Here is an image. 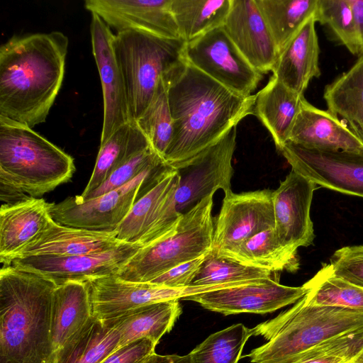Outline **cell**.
Returning <instances> with one entry per match:
<instances>
[{
    "label": "cell",
    "instance_id": "cell-19",
    "mask_svg": "<svg viewBox=\"0 0 363 363\" xmlns=\"http://www.w3.org/2000/svg\"><path fill=\"white\" fill-rule=\"evenodd\" d=\"M172 0H86L85 8L117 33L136 30L166 38H181Z\"/></svg>",
    "mask_w": 363,
    "mask_h": 363
},
{
    "label": "cell",
    "instance_id": "cell-31",
    "mask_svg": "<svg viewBox=\"0 0 363 363\" xmlns=\"http://www.w3.org/2000/svg\"><path fill=\"white\" fill-rule=\"evenodd\" d=\"M118 333L93 315L55 353L53 363H101L118 348Z\"/></svg>",
    "mask_w": 363,
    "mask_h": 363
},
{
    "label": "cell",
    "instance_id": "cell-2",
    "mask_svg": "<svg viewBox=\"0 0 363 363\" xmlns=\"http://www.w3.org/2000/svg\"><path fill=\"white\" fill-rule=\"evenodd\" d=\"M69 40L60 31L13 36L0 48V117L44 123L61 88Z\"/></svg>",
    "mask_w": 363,
    "mask_h": 363
},
{
    "label": "cell",
    "instance_id": "cell-33",
    "mask_svg": "<svg viewBox=\"0 0 363 363\" xmlns=\"http://www.w3.org/2000/svg\"><path fill=\"white\" fill-rule=\"evenodd\" d=\"M232 0H172L171 9L180 38L188 43L223 26Z\"/></svg>",
    "mask_w": 363,
    "mask_h": 363
},
{
    "label": "cell",
    "instance_id": "cell-44",
    "mask_svg": "<svg viewBox=\"0 0 363 363\" xmlns=\"http://www.w3.org/2000/svg\"><path fill=\"white\" fill-rule=\"evenodd\" d=\"M359 28L363 44V0H350Z\"/></svg>",
    "mask_w": 363,
    "mask_h": 363
},
{
    "label": "cell",
    "instance_id": "cell-7",
    "mask_svg": "<svg viewBox=\"0 0 363 363\" xmlns=\"http://www.w3.org/2000/svg\"><path fill=\"white\" fill-rule=\"evenodd\" d=\"M213 193L182 213L169 234L141 247L116 276L136 283H148L182 263L208 254L214 224Z\"/></svg>",
    "mask_w": 363,
    "mask_h": 363
},
{
    "label": "cell",
    "instance_id": "cell-30",
    "mask_svg": "<svg viewBox=\"0 0 363 363\" xmlns=\"http://www.w3.org/2000/svg\"><path fill=\"white\" fill-rule=\"evenodd\" d=\"M216 255L272 272L283 270L293 272L298 268L297 253L281 244L274 228L259 232L238 246Z\"/></svg>",
    "mask_w": 363,
    "mask_h": 363
},
{
    "label": "cell",
    "instance_id": "cell-40",
    "mask_svg": "<svg viewBox=\"0 0 363 363\" xmlns=\"http://www.w3.org/2000/svg\"><path fill=\"white\" fill-rule=\"evenodd\" d=\"M329 264L333 274L363 287V245L337 250Z\"/></svg>",
    "mask_w": 363,
    "mask_h": 363
},
{
    "label": "cell",
    "instance_id": "cell-37",
    "mask_svg": "<svg viewBox=\"0 0 363 363\" xmlns=\"http://www.w3.org/2000/svg\"><path fill=\"white\" fill-rule=\"evenodd\" d=\"M135 122L148 140L151 148L163 160L172 141L174 128L162 77L148 107Z\"/></svg>",
    "mask_w": 363,
    "mask_h": 363
},
{
    "label": "cell",
    "instance_id": "cell-12",
    "mask_svg": "<svg viewBox=\"0 0 363 363\" xmlns=\"http://www.w3.org/2000/svg\"><path fill=\"white\" fill-rule=\"evenodd\" d=\"M178 182V172L172 169L135 201L115 230L117 239L146 246L174 231L182 215L176 207Z\"/></svg>",
    "mask_w": 363,
    "mask_h": 363
},
{
    "label": "cell",
    "instance_id": "cell-45",
    "mask_svg": "<svg viewBox=\"0 0 363 363\" xmlns=\"http://www.w3.org/2000/svg\"><path fill=\"white\" fill-rule=\"evenodd\" d=\"M346 363H363V351L353 359Z\"/></svg>",
    "mask_w": 363,
    "mask_h": 363
},
{
    "label": "cell",
    "instance_id": "cell-15",
    "mask_svg": "<svg viewBox=\"0 0 363 363\" xmlns=\"http://www.w3.org/2000/svg\"><path fill=\"white\" fill-rule=\"evenodd\" d=\"M308 292L307 288L279 284V277L202 294L184 300L193 301L203 308L225 315L238 313L265 314L296 303Z\"/></svg>",
    "mask_w": 363,
    "mask_h": 363
},
{
    "label": "cell",
    "instance_id": "cell-4",
    "mask_svg": "<svg viewBox=\"0 0 363 363\" xmlns=\"http://www.w3.org/2000/svg\"><path fill=\"white\" fill-rule=\"evenodd\" d=\"M363 325V312L315 306L303 296L291 308L252 328L267 342L247 357L252 363H296L314 347Z\"/></svg>",
    "mask_w": 363,
    "mask_h": 363
},
{
    "label": "cell",
    "instance_id": "cell-26",
    "mask_svg": "<svg viewBox=\"0 0 363 363\" xmlns=\"http://www.w3.org/2000/svg\"><path fill=\"white\" fill-rule=\"evenodd\" d=\"M304 98V95L291 90L273 76L255 94L252 114L269 132L277 149L288 142Z\"/></svg>",
    "mask_w": 363,
    "mask_h": 363
},
{
    "label": "cell",
    "instance_id": "cell-25",
    "mask_svg": "<svg viewBox=\"0 0 363 363\" xmlns=\"http://www.w3.org/2000/svg\"><path fill=\"white\" fill-rule=\"evenodd\" d=\"M179 301L175 299L144 305L104 321L107 326L118 333V347L145 337L157 344L161 337L172 329L182 313Z\"/></svg>",
    "mask_w": 363,
    "mask_h": 363
},
{
    "label": "cell",
    "instance_id": "cell-1",
    "mask_svg": "<svg viewBox=\"0 0 363 363\" xmlns=\"http://www.w3.org/2000/svg\"><path fill=\"white\" fill-rule=\"evenodd\" d=\"M162 79L174 128L163 160L172 169L185 165L253 113L255 94L240 96L187 61Z\"/></svg>",
    "mask_w": 363,
    "mask_h": 363
},
{
    "label": "cell",
    "instance_id": "cell-28",
    "mask_svg": "<svg viewBox=\"0 0 363 363\" xmlns=\"http://www.w3.org/2000/svg\"><path fill=\"white\" fill-rule=\"evenodd\" d=\"M151 147L148 140L135 121H130L117 128L102 144L96 157L94 170L81 195L74 197L83 201L99 187L120 166L137 154Z\"/></svg>",
    "mask_w": 363,
    "mask_h": 363
},
{
    "label": "cell",
    "instance_id": "cell-21",
    "mask_svg": "<svg viewBox=\"0 0 363 363\" xmlns=\"http://www.w3.org/2000/svg\"><path fill=\"white\" fill-rule=\"evenodd\" d=\"M288 142L321 151H360L362 142L347 124L328 110H321L305 98L289 133Z\"/></svg>",
    "mask_w": 363,
    "mask_h": 363
},
{
    "label": "cell",
    "instance_id": "cell-39",
    "mask_svg": "<svg viewBox=\"0 0 363 363\" xmlns=\"http://www.w3.org/2000/svg\"><path fill=\"white\" fill-rule=\"evenodd\" d=\"M159 157H160L151 147L137 154L113 171L108 178L85 199L79 201L95 198L125 185L135 179Z\"/></svg>",
    "mask_w": 363,
    "mask_h": 363
},
{
    "label": "cell",
    "instance_id": "cell-22",
    "mask_svg": "<svg viewBox=\"0 0 363 363\" xmlns=\"http://www.w3.org/2000/svg\"><path fill=\"white\" fill-rule=\"evenodd\" d=\"M123 243L117 239L115 231L101 232L72 228L60 225L52 219L45 230L20 251L11 262L30 257H67L99 253Z\"/></svg>",
    "mask_w": 363,
    "mask_h": 363
},
{
    "label": "cell",
    "instance_id": "cell-18",
    "mask_svg": "<svg viewBox=\"0 0 363 363\" xmlns=\"http://www.w3.org/2000/svg\"><path fill=\"white\" fill-rule=\"evenodd\" d=\"M90 33L103 93L104 120L100 140L102 144L117 128L132 121L124 79L113 46L115 34L94 13H91Z\"/></svg>",
    "mask_w": 363,
    "mask_h": 363
},
{
    "label": "cell",
    "instance_id": "cell-36",
    "mask_svg": "<svg viewBox=\"0 0 363 363\" xmlns=\"http://www.w3.org/2000/svg\"><path fill=\"white\" fill-rule=\"evenodd\" d=\"M252 335V328L242 323L214 333L188 354L191 363H238Z\"/></svg>",
    "mask_w": 363,
    "mask_h": 363
},
{
    "label": "cell",
    "instance_id": "cell-10",
    "mask_svg": "<svg viewBox=\"0 0 363 363\" xmlns=\"http://www.w3.org/2000/svg\"><path fill=\"white\" fill-rule=\"evenodd\" d=\"M236 128H231L219 141L177 170L179 182L175 201L179 213L186 212L218 189H222L225 195L232 192Z\"/></svg>",
    "mask_w": 363,
    "mask_h": 363
},
{
    "label": "cell",
    "instance_id": "cell-24",
    "mask_svg": "<svg viewBox=\"0 0 363 363\" xmlns=\"http://www.w3.org/2000/svg\"><path fill=\"white\" fill-rule=\"evenodd\" d=\"M315 16L310 18L279 52L272 76L294 92L303 95L309 82L319 77L320 47Z\"/></svg>",
    "mask_w": 363,
    "mask_h": 363
},
{
    "label": "cell",
    "instance_id": "cell-5",
    "mask_svg": "<svg viewBox=\"0 0 363 363\" xmlns=\"http://www.w3.org/2000/svg\"><path fill=\"white\" fill-rule=\"evenodd\" d=\"M74 159L32 128L0 117V182L39 198L67 182Z\"/></svg>",
    "mask_w": 363,
    "mask_h": 363
},
{
    "label": "cell",
    "instance_id": "cell-29",
    "mask_svg": "<svg viewBox=\"0 0 363 363\" xmlns=\"http://www.w3.org/2000/svg\"><path fill=\"white\" fill-rule=\"evenodd\" d=\"M328 110L340 117L363 143V55L324 89Z\"/></svg>",
    "mask_w": 363,
    "mask_h": 363
},
{
    "label": "cell",
    "instance_id": "cell-35",
    "mask_svg": "<svg viewBox=\"0 0 363 363\" xmlns=\"http://www.w3.org/2000/svg\"><path fill=\"white\" fill-rule=\"evenodd\" d=\"M315 19L350 53L358 57L363 55L361 33L350 0H318Z\"/></svg>",
    "mask_w": 363,
    "mask_h": 363
},
{
    "label": "cell",
    "instance_id": "cell-32",
    "mask_svg": "<svg viewBox=\"0 0 363 363\" xmlns=\"http://www.w3.org/2000/svg\"><path fill=\"white\" fill-rule=\"evenodd\" d=\"M279 54L306 22L315 16L318 0H255Z\"/></svg>",
    "mask_w": 363,
    "mask_h": 363
},
{
    "label": "cell",
    "instance_id": "cell-17",
    "mask_svg": "<svg viewBox=\"0 0 363 363\" xmlns=\"http://www.w3.org/2000/svg\"><path fill=\"white\" fill-rule=\"evenodd\" d=\"M318 186L299 173L291 171L272 192L274 231L282 245L297 253L314 240L310 209Z\"/></svg>",
    "mask_w": 363,
    "mask_h": 363
},
{
    "label": "cell",
    "instance_id": "cell-6",
    "mask_svg": "<svg viewBox=\"0 0 363 363\" xmlns=\"http://www.w3.org/2000/svg\"><path fill=\"white\" fill-rule=\"evenodd\" d=\"M186 41L127 30L114 35L113 46L124 79L130 120L150 104L161 78L183 65Z\"/></svg>",
    "mask_w": 363,
    "mask_h": 363
},
{
    "label": "cell",
    "instance_id": "cell-38",
    "mask_svg": "<svg viewBox=\"0 0 363 363\" xmlns=\"http://www.w3.org/2000/svg\"><path fill=\"white\" fill-rule=\"evenodd\" d=\"M279 277L278 272L250 267L223 255L207 254L191 285L222 284Z\"/></svg>",
    "mask_w": 363,
    "mask_h": 363
},
{
    "label": "cell",
    "instance_id": "cell-27",
    "mask_svg": "<svg viewBox=\"0 0 363 363\" xmlns=\"http://www.w3.org/2000/svg\"><path fill=\"white\" fill-rule=\"evenodd\" d=\"M92 316L89 283L69 281L54 291L51 311V338L55 353Z\"/></svg>",
    "mask_w": 363,
    "mask_h": 363
},
{
    "label": "cell",
    "instance_id": "cell-8",
    "mask_svg": "<svg viewBox=\"0 0 363 363\" xmlns=\"http://www.w3.org/2000/svg\"><path fill=\"white\" fill-rule=\"evenodd\" d=\"M172 169L159 157L135 179L118 189L84 201L69 196L59 203H48L50 215L62 225L93 231L114 232L135 201Z\"/></svg>",
    "mask_w": 363,
    "mask_h": 363
},
{
    "label": "cell",
    "instance_id": "cell-34",
    "mask_svg": "<svg viewBox=\"0 0 363 363\" xmlns=\"http://www.w3.org/2000/svg\"><path fill=\"white\" fill-rule=\"evenodd\" d=\"M303 285L308 289L304 297L310 304L363 312V287L333 274L329 264Z\"/></svg>",
    "mask_w": 363,
    "mask_h": 363
},
{
    "label": "cell",
    "instance_id": "cell-13",
    "mask_svg": "<svg viewBox=\"0 0 363 363\" xmlns=\"http://www.w3.org/2000/svg\"><path fill=\"white\" fill-rule=\"evenodd\" d=\"M269 189L225 195L214 223L213 253L229 250L259 232L274 228Z\"/></svg>",
    "mask_w": 363,
    "mask_h": 363
},
{
    "label": "cell",
    "instance_id": "cell-20",
    "mask_svg": "<svg viewBox=\"0 0 363 363\" xmlns=\"http://www.w3.org/2000/svg\"><path fill=\"white\" fill-rule=\"evenodd\" d=\"M223 28L253 68L272 71L279 51L255 0H232Z\"/></svg>",
    "mask_w": 363,
    "mask_h": 363
},
{
    "label": "cell",
    "instance_id": "cell-42",
    "mask_svg": "<svg viewBox=\"0 0 363 363\" xmlns=\"http://www.w3.org/2000/svg\"><path fill=\"white\" fill-rule=\"evenodd\" d=\"M206 255L173 267L148 283L169 287L182 288L191 285Z\"/></svg>",
    "mask_w": 363,
    "mask_h": 363
},
{
    "label": "cell",
    "instance_id": "cell-23",
    "mask_svg": "<svg viewBox=\"0 0 363 363\" xmlns=\"http://www.w3.org/2000/svg\"><path fill=\"white\" fill-rule=\"evenodd\" d=\"M52 220L48 203L31 198L0 208V262L9 266L13 258L34 240Z\"/></svg>",
    "mask_w": 363,
    "mask_h": 363
},
{
    "label": "cell",
    "instance_id": "cell-3",
    "mask_svg": "<svg viewBox=\"0 0 363 363\" xmlns=\"http://www.w3.org/2000/svg\"><path fill=\"white\" fill-rule=\"evenodd\" d=\"M57 285L13 266L0 271V363H53L51 311Z\"/></svg>",
    "mask_w": 363,
    "mask_h": 363
},
{
    "label": "cell",
    "instance_id": "cell-14",
    "mask_svg": "<svg viewBox=\"0 0 363 363\" xmlns=\"http://www.w3.org/2000/svg\"><path fill=\"white\" fill-rule=\"evenodd\" d=\"M89 283L92 315L102 320L144 305L184 300L191 295L213 290L211 285L169 288L152 283L131 282L116 275L94 279Z\"/></svg>",
    "mask_w": 363,
    "mask_h": 363
},
{
    "label": "cell",
    "instance_id": "cell-16",
    "mask_svg": "<svg viewBox=\"0 0 363 363\" xmlns=\"http://www.w3.org/2000/svg\"><path fill=\"white\" fill-rule=\"evenodd\" d=\"M143 245L125 242L112 250L67 257H30L13 260V265L36 274L57 286L116 275Z\"/></svg>",
    "mask_w": 363,
    "mask_h": 363
},
{
    "label": "cell",
    "instance_id": "cell-11",
    "mask_svg": "<svg viewBox=\"0 0 363 363\" xmlns=\"http://www.w3.org/2000/svg\"><path fill=\"white\" fill-rule=\"evenodd\" d=\"M277 150L291 169L318 186L363 197V150L321 151L287 142Z\"/></svg>",
    "mask_w": 363,
    "mask_h": 363
},
{
    "label": "cell",
    "instance_id": "cell-43",
    "mask_svg": "<svg viewBox=\"0 0 363 363\" xmlns=\"http://www.w3.org/2000/svg\"><path fill=\"white\" fill-rule=\"evenodd\" d=\"M142 363H191V361L189 354L184 356L178 354L161 355L155 352Z\"/></svg>",
    "mask_w": 363,
    "mask_h": 363
},
{
    "label": "cell",
    "instance_id": "cell-41",
    "mask_svg": "<svg viewBox=\"0 0 363 363\" xmlns=\"http://www.w3.org/2000/svg\"><path fill=\"white\" fill-rule=\"evenodd\" d=\"M157 344L145 337L117 348L101 363H142L155 353Z\"/></svg>",
    "mask_w": 363,
    "mask_h": 363
},
{
    "label": "cell",
    "instance_id": "cell-9",
    "mask_svg": "<svg viewBox=\"0 0 363 363\" xmlns=\"http://www.w3.org/2000/svg\"><path fill=\"white\" fill-rule=\"evenodd\" d=\"M186 60L235 94L247 97L262 74L253 68L238 50L223 26L186 44Z\"/></svg>",
    "mask_w": 363,
    "mask_h": 363
}]
</instances>
